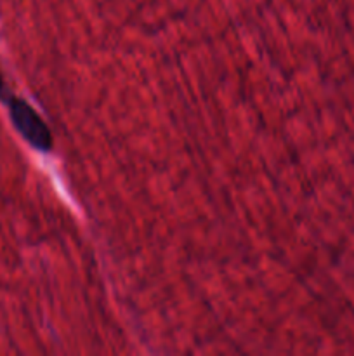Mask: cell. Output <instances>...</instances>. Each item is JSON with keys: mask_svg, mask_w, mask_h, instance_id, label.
Listing matches in <instances>:
<instances>
[{"mask_svg": "<svg viewBox=\"0 0 354 356\" xmlns=\"http://www.w3.org/2000/svg\"><path fill=\"white\" fill-rule=\"evenodd\" d=\"M9 117L14 129L23 136L24 141L40 152H49L52 146V136L47 124L40 115L19 97L9 99Z\"/></svg>", "mask_w": 354, "mask_h": 356, "instance_id": "cell-1", "label": "cell"}, {"mask_svg": "<svg viewBox=\"0 0 354 356\" xmlns=\"http://www.w3.org/2000/svg\"><path fill=\"white\" fill-rule=\"evenodd\" d=\"M3 89H6V87H3V79H2V73H0V97L3 96Z\"/></svg>", "mask_w": 354, "mask_h": 356, "instance_id": "cell-2", "label": "cell"}]
</instances>
